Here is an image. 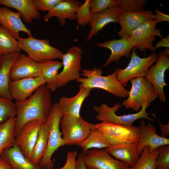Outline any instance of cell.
I'll return each instance as SVG.
<instances>
[{
    "mask_svg": "<svg viewBox=\"0 0 169 169\" xmlns=\"http://www.w3.org/2000/svg\"><path fill=\"white\" fill-rule=\"evenodd\" d=\"M156 169H169V168H157Z\"/></svg>",
    "mask_w": 169,
    "mask_h": 169,
    "instance_id": "47",
    "label": "cell"
},
{
    "mask_svg": "<svg viewBox=\"0 0 169 169\" xmlns=\"http://www.w3.org/2000/svg\"><path fill=\"white\" fill-rule=\"evenodd\" d=\"M76 151L68 152L66 161L64 165L62 167L54 169H76V160L77 155Z\"/></svg>",
    "mask_w": 169,
    "mask_h": 169,
    "instance_id": "40",
    "label": "cell"
},
{
    "mask_svg": "<svg viewBox=\"0 0 169 169\" xmlns=\"http://www.w3.org/2000/svg\"><path fill=\"white\" fill-rule=\"evenodd\" d=\"M121 0H90L91 14L100 12L107 9L119 6Z\"/></svg>",
    "mask_w": 169,
    "mask_h": 169,
    "instance_id": "36",
    "label": "cell"
},
{
    "mask_svg": "<svg viewBox=\"0 0 169 169\" xmlns=\"http://www.w3.org/2000/svg\"><path fill=\"white\" fill-rule=\"evenodd\" d=\"M164 53L167 56L169 55V49L168 48H166L164 51Z\"/></svg>",
    "mask_w": 169,
    "mask_h": 169,
    "instance_id": "46",
    "label": "cell"
},
{
    "mask_svg": "<svg viewBox=\"0 0 169 169\" xmlns=\"http://www.w3.org/2000/svg\"><path fill=\"white\" fill-rule=\"evenodd\" d=\"M149 149V146H145L137 162L128 169H156L158 151H150Z\"/></svg>",
    "mask_w": 169,
    "mask_h": 169,
    "instance_id": "33",
    "label": "cell"
},
{
    "mask_svg": "<svg viewBox=\"0 0 169 169\" xmlns=\"http://www.w3.org/2000/svg\"><path fill=\"white\" fill-rule=\"evenodd\" d=\"M133 48L131 59L127 66L125 69L117 68L115 69L117 78L120 84L126 87L128 81L133 78L144 77L146 73L157 59L158 54L154 51L148 57L141 58L136 54Z\"/></svg>",
    "mask_w": 169,
    "mask_h": 169,
    "instance_id": "9",
    "label": "cell"
},
{
    "mask_svg": "<svg viewBox=\"0 0 169 169\" xmlns=\"http://www.w3.org/2000/svg\"><path fill=\"white\" fill-rule=\"evenodd\" d=\"M84 163L86 169H128L130 167L102 149L89 150L84 155Z\"/></svg>",
    "mask_w": 169,
    "mask_h": 169,
    "instance_id": "14",
    "label": "cell"
},
{
    "mask_svg": "<svg viewBox=\"0 0 169 169\" xmlns=\"http://www.w3.org/2000/svg\"><path fill=\"white\" fill-rule=\"evenodd\" d=\"M42 77L41 63L37 62L23 54L19 53L10 70L11 80Z\"/></svg>",
    "mask_w": 169,
    "mask_h": 169,
    "instance_id": "15",
    "label": "cell"
},
{
    "mask_svg": "<svg viewBox=\"0 0 169 169\" xmlns=\"http://www.w3.org/2000/svg\"><path fill=\"white\" fill-rule=\"evenodd\" d=\"M110 146L137 143L140 135L139 126L101 122L94 124Z\"/></svg>",
    "mask_w": 169,
    "mask_h": 169,
    "instance_id": "6",
    "label": "cell"
},
{
    "mask_svg": "<svg viewBox=\"0 0 169 169\" xmlns=\"http://www.w3.org/2000/svg\"><path fill=\"white\" fill-rule=\"evenodd\" d=\"M3 54L0 52V56L2 55Z\"/></svg>",
    "mask_w": 169,
    "mask_h": 169,
    "instance_id": "48",
    "label": "cell"
},
{
    "mask_svg": "<svg viewBox=\"0 0 169 169\" xmlns=\"http://www.w3.org/2000/svg\"><path fill=\"white\" fill-rule=\"evenodd\" d=\"M21 17L19 12H14L6 6L0 7V24L17 40L20 38V32L26 33L29 37L32 36V32L24 24Z\"/></svg>",
    "mask_w": 169,
    "mask_h": 169,
    "instance_id": "20",
    "label": "cell"
},
{
    "mask_svg": "<svg viewBox=\"0 0 169 169\" xmlns=\"http://www.w3.org/2000/svg\"><path fill=\"white\" fill-rule=\"evenodd\" d=\"M49 131V127L45 122L39 130L37 141L33 149L31 159L32 162L40 164L47 148Z\"/></svg>",
    "mask_w": 169,
    "mask_h": 169,
    "instance_id": "30",
    "label": "cell"
},
{
    "mask_svg": "<svg viewBox=\"0 0 169 169\" xmlns=\"http://www.w3.org/2000/svg\"><path fill=\"white\" fill-rule=\"evenodd\" d=\"M82 149V152L86 154L90 149H101L110 146L102 133L95 129L78 145Z\"/></svg>",
    "mask_w": 169,
    "mask_h": 169,
    "instance_id": "31",
    "label": "cell"
},
{
    "mask_svg": "<svg viewBox=\"0 0 169 169\" xmlns=\"http://www.w3.org/2000/svg\"><path fill=\"white\" fill-rule=\"evenodd\" d=\"M85 155L82 152H80L76 160V169H86L84 163Z\"/></svg>",
    "mask_w": 169,
    "mask_h": 169,
    "instance_id": "43",
    "label": "cell"
},
{
    "mask_svg": "<svg viewBox=\"0 0 169 169\" xmlns=\"http://www.w3.org/2000/svg\"><path fill=\"white\" fill-rule=\"evenodd\" d=\"M19 53L3 54L0 56V95L11 100L13 99L8 89L10 71Z\"/></svg>",
    "mask_w": 169,
    "mask_h": 169,
    "instance_id": "27",
    "label": "cell"
},
{
    "mask_svg": "<svg viewBox=\"0 0 169 169\" xmlns=\"http://www.w3.org/2000/svg\"><path fill=\"white\" fill-rule=\"evenodd\" d=\"M155 19V15L149 10L121 12L119 14L118 18L121 29L117 33L121 38L127 37L143 23Z\"/></svg>",
    "mask_w": 169,
    "mask_h": 169,
    "instance_id": "16",
    "label": "cell"
},
{
    "mask_svg": "<svg viewBox=\"0 0 169 169\" xmlns=\"http://www.w3.org/2000/svg\"><path fill=\"white\" fill-rule=\"evenodd\" d=\"M147 2L145 0H121L119 6L122 12L141 11L144 10Z\"/></svg>",
    "mask_w": 169,
    "mask_h": 169,
    "instance_id": "37",
    "label": "cell"
},
{
    "mask_svg": "<svg viewBox=\"0 0 169 169\" xmlns=\"http://www.w3.org/2000/svg\"><path fill=\"white\" fill-rule=\"evenodd\" d=\"M156 168H169V145L161 146L157 148Z\"/></svg>",
    "mask_w": 169,
    "mask_h": 169,
    "instance_id": "38",
    "label": "cell"
},
{
    "mask_svg": "<svg viewBox=\"0 0 169 169\" xmlns=\"http://www.w3.org/2000/svg\"><path fill=\"white\" fill-rule=\"evenodd\" d=\"M156 63L148 69L144 77L153 84L160 101L163 103L166 100L163 89L167 85L165 80V75L166 71L169 68V57L161 51Z\"/></svg>",
    "mask_w": 169,
    "mask_h": 169,
    "instance_id": "13",
    "label": "cell"
},
{
    "mask_svg": "<svg viewBox=\"0 0 169 169\" xmlns=\"http://www.w3.org/2000/svg\"><path fill=\"white\" fill-rule=\"evenodd\" d=\"M82 4L77 0H62L48 12L44 17V19L48 22L51 18L56 17L60 25L64 26L66 19L72 20L76 19L77 10Z\"/></svg>",
    "mask_w": 169,
    "mask_h": 169,
    "instance_id": "22",
    "label": "cell"
},
{
    "mask_svg": "<svg viewBox=\"0 0 169 169\" xmlns=\"http://www.w3.org/2000/svg\"><path fill=\"white\" fill-rule=\"evenodd\" d=\"M0 5L17 9L27 23L31 24L33 19L38 20L41 17L33 0H0Z\"/></svg>",
    "mask_w": 169,
    "mask_h": 169,
    "instance_id": "26",
    "label": "cell"
},
{
    "mask_svg": "<svg viewBox=\"0 0 169 169\" xmlns=\"http://www.w3.org/2000/svg\"><path fill=\"white\" fill-rule=\"evenodd\" d=\"M149 105L144 104L138 112L120 116L116 114V112L122 106V104L120 103H116L112 107H109L105 103H102L100 106H94L93 109L97 113L96 118L101 122L131 125L135 120L141 118H146L150 121H154V119L148 116L149 115L146 112V109Z\"/></svg>",
    "mask_w": 169,
    "mask_h": 169,
    "instance_id": "8",
    "label": "cell"
},
{
    "mask_svg": "<svg viewBox=\"0 0 169 169\" xmlns=\"http://www.w3.org/2000/svg\"><path fill=\"white\" fill-rule=\"evenodd\" d=\"M16 121V116H13L0 125V155L4 150L15 145Z\"/></svg>",
    "mask_w": 169,
    "mask_h": 169,
    "instance_id": "29",
    "label": "cell"
},
{
    "mask_svg": "<svg viewBox=\"0 0 169 169\" xmlns=\"http://www.w3.org/2000/svg\"><path fill=\"white\" fill-rule=\"evenodd\" d=\"M41 64L42 77L45 84L51 92H54L59 88L58 71L63 67L62 63L56 60H50L44 61Z\"/></svg>",
    "mask_w": 169,
    "mask_h": 169,
    "instance_id": "28",
    "label": "cell"
},
{
    "mask_svg": "<svg viewBox=\"0 0 169 169\" xmlns=\"http://www.w3.org/2000/svg\"></svg>",
    "mask_w": 169,
    "mask_h": 169,
    "instance_id": "49",
    "label": "cell"
},
{
    "mask_svg": "<svg viewBox=\"0 0 169 169\" xmlns=\"http://www.w3.org/2000/svg\"><path fill=\"white\" fill-rule=\"evenodd\" d=\"M10 165L12 169H44L40 164L32 162L16 145L4 150L1 155Z\"/></svg>",
    "mask_w": 169,
    "mask_h": 169,
    "instance_id": "25",
    "label": "cell"
},
{
    "mask_svg": "<svg viewBox=\"0 0 169 169\" xmlns=\"http://www.w3.org/2000/svg\"><path fill=\"white\" fill-rule=\"evenodd\" d=\"M21 50L18 40L0 25V52L3 54L19 53Z\"/></svg>",
    "mask_w": 169,
    "mask_h": 169,
    "instance_id": "32",
    "label": "cell"
},
{
    "mask_svg": "<svg viewBox=\"0 0 169 169\" xmlns=\"http://www.w3.org/2000/svg\"><path fill=\"white\" fill-rule=\"evenodd\" d=\"M65 145H78L95 129L94 124L88 122L80 116L63 115L60 122Z\"/></svg>",
    "mask_w": 169,
    "mask_h": 169,
    "instance_id": "4",
    "label": "cell"
},
{
    "mask_svg": "<svg viewBox=\"0 0 169 169\" xmlns=\"http://www.w3.org/2000/svg\"><path fill=\"white\" fill-rule=\"evenodd\" d=\"M97 47L108 49L111 54L103 67H105L113 62H118L122 57L129 58L134 44L128 37L119 39H113L98 43Z\"/></svg>",
    "mask_w": 169,
    "mask_h": 169,
    "instance_id": "19",
    "label": "cell"
},
{
    "mask_svg": "<svg viewBox=\"0 0 169 169\" xmlns=\"http://www.w3.org/2000/svg\"><path fill=\"white\" fill-rule=\"evenodd\" d=\"M149 120L146 125L143 120H141L139 127L140 135L137 144V151L140 155L145 147H149L150 151H152L158 147L169 145V139L161 136L156 134V127Z\"/></svg>",
    "mask_w": 169,
    "mask_h": 169,
    "instance_id": "18",
    "label": "cell"
},
{
    "mask_svg": "<svg viewBox=\"0 0 169 169\" xmlns=\"http://www.w3.org/2000/svg\"><path fill=\"white\" fill-rule=\"evenodd\" d=\"M78 93L74 96L62 97L58 103L63 115L80 116V111L83 102L89 96L91 89L84 87L81 84L79 85Z\"/></svg>",
    "mask_w": 169,
    "mask_h": 169,
    "instance_id": "23",
    "label": "cell"
},
{
    "mask_svg": "<svg viewBox=\"0 0 169 169\" xmlns=\"http://www.w3.org/2000/svg\"><path fill=\"white\" fill-rule=\"evenodd\" d=\"M159 125L161 128V136L165 138H167V136L169 134V123L166 125H164L161 124L159 120H158Z\"/></svg>",
    "mask_w": 169,
    "mask_h": 169,
    "instance_id": "44",
    "label": "cell"
},
{
    "mask_svg": "<svg viewBox=\"0 0 169 169\" xmlns=\"http://www.w3.org/2000/svg\"><path fill=\"white\" fill-rule=\"evenodd\" d=\"M157 23L155 20L143 23L132 31L128 36L134 44V48L145 52L147 49L154 51L153 42L156 36L161 38V30L156 27Z\"/></svg>",
    "mask_w": 169,
    "mask_h": 169,
    "instance_id": "11",
    "label": "cell"
},
{
    "mask_svg": "<svg viewBox=\"0 0 169 169\" xmlns=\"http://www.w3.org/2000/svg\"><path fill=\"white\" fill-rule=\"evenodd\" d=\"M82 53L80 47L74 46L63 54L62 59L63 69L57 76L59 88L80 77Z\"/></svg>",
    "mask_w": 169,
    "mask_h": 169,
    "instance_id": "10",
    "label": "cell"
},
{
    "mask_svg": "<svg viewBox=\"0 0 169 169\" xmlns=\"http://www.w3.org/2000/svg\"><path fill=\"white\" fill-rule=\"evenodd\" d=\"M122 10L119 6L91 14L89 23L91 29L86 41H89L93 36L97 34L108 24L111 23H119V16Z\"/></svg>",
    "mask_w": 169,
    "mask_h": 169,
    "instance_id": "21",
    "label": "cell"
},
{
    "mask_svg": "<svg viewBox=\"0 0 169 169\" xmlns=\"http://www.w3.org/2000/svg\"><path fill=\"white\" fill-rule=\"evenodd\" d=\"M130 81L131 87L128 98L122 103L126 108L137 111L144 104L150 105L158 96L153 84L145 77L133 78Z\"/></svg>",
    "mask_w": 169,
    "mask_h": 169,
    "instance_id": "5",
    "label": "cell"
},
{
    "mask_svg": "<svg viewBox=\"0 0 169 169\" xmlns=\"http://www.w3.org/2000/svg\"><path fill=\"white\" fill-rule=\"evenodd\" d=\"M51 92L45 84L39 86L33 95L24 101L15 102L17 112L16 136L22 128L29 121L39 119L46 122L54 104Z\"/></svg>",
    "mask_w": 169,
    "mask_h": 169,
    "instance_id": "1",
    "label": "cell"
},
{
    "mask_svg": "<svg viewBox=\"0 0 169 169\" xmlns=\"http://www.w3.org/2000/svg\"><path fill=\"white\" fill-rule=\"evenodd\" d=\"M102 73L103 71L100 69H81L80 74L84 77H80L76 81L84 87L91 90L98 88L117 97L123 98L128 97L129 91L120 83L115 70L112 74L107 76L102 75Z\"/></svg>",
    "mask_w": 169,
    "mask_h": 169,
    "instance_id": "2",
    "label": "cell"
},
{
    "mask_svg": "<svg viewBox=\"0 0 169 169\" xmlns=\"http://www.w3.org/2000/svg\"><path fill=\"white\" fill-rule=\"evenodd\" d=\"M63 116L58 103H55L46 122L49 129L48 143L46 151L40 163L44 169H54L52 156L59 147L63 146V140L60 129V121Z\"/></svg>",
    "mask_w": 169,
    "mask_h": 169,
    "instance_id": "3",
    "label": "cell"
},
{
    "mask_svg": "<svg viewBox=\"0 0 169 169\" xmlns=\"http://www.w3.org/2000/svg\"><path fill=\"white\" fill-rule=\"evenodd\" d=\"M155 20L157 23L161 22H169V16L160 12L158 9L156 8L154 10Z\"/></svg>",
    "mask_w": 169,
    "mask_h": 169,
    "instance_id": "41",
    "label": "cell"
},
{
    "mask_svg": "<svg viewBox=\"0 0 169 169\" xmlns=\"http://www.w3.org/2000/svg\"><path fill=\"white\" fill-rule=\"evenodd\" d=\"M18 40L21 49L37 62L62 59L64 53L60 49L52 46L47 39H38L31 36L26 38L20 37Z\"/></svg>",
    "mask_w": 169,
    "mask_h": 169,
    "instance_id": "7",
    "label": "cell"
},
{
    "mask_svg": "<svg viewBox=\"0 0 169 169\" xmlns=\"http://www.w3.org/2000/svg\"><path fill=\"white\" fill-rule=\"evenodd\" d=\"M45 84L43 77L28 78L10 81L9 91L16 102H21L30 97L39 86Z\"/></svg>",
    "mask_w": 169,
    "mask_h": 169,
    "instance_id": "17",
    "label": "cell"
},
{
    "mask_svg": "<svg viewBox=\"0 0 169 169\" xmlns=\"http://www.w3.org/2000/svg\"><path fill=\"white\" fill-rule=\"evenodd\" d=\"M45 122L39 119L29 121L22 128L16 136L15 145L30 160L39 130Z\"/></svg>",
    "mask_w": 169,
    "mask_h": 169,
    "instance_id": "12",
    "label": "cell"
},
{
    "mask_svg": "<svg viewBox=\"0 0 169 169\" xmlns=\"http://www.w3.org/2000/svg\"><path fill=\"white\" fill-rule=\"evenodd\" d=\"M90 0H86L78 8L76 13L77 24L76 29L78 30L79 26L89 24L91 14L89 3Z\"/></svg>",
    "mask_w": 169,
    "mask_h": 169,
    "instance_id": "35",
    "label": "cell"
},
{
    "mask_svg": "<svg viewBox=\"0 0 169 169\" xmlns=\"http://www.w3.org/2000/svg\"><path fill=\"white\" fill-rule=\"evenodd\" d=\"M137 144L136 143L110 146L105 150L115 159L131 167L137 162L140 156L137 151Z\"/></svg>",
    "mask_w": 169,
    "mask_h": 169,
    "instance_id": "24",
    "label": "cell"
},
{
    "mask_svg": "<svg viewBox=\"0 0 169 169\" xmlns=\"http://www.w3.org/2000/svg\"><path fill=\"white\" fill-rule=\"evenodd\" d=\"M17 109L12 100L0 95V125L13 116H16Z\"/></svg>",
    "mask_w": 169,
    "mask_h": 169,
    "instance_id": "34",
    "label": "cell"
},
{
    "mask_svg": "<svg viewBox=\"0 0 169 169\" xmlns=\"http://www.w3.org/2000/svg\"><path fill=\"white\" fill-rule=\"evenodd\" d=\"M0 169H12L9 163L0 155Z\"/></svg>",
    "mask_w": 169,
    "mask_h": 169,
    "instance_id": "45",
    "label": "cell"
},
{
    "mask_svg": "<svg viewBox=\"0 0 169 169\" xmlns=\"http://www.w3.org/2000/svg\"><path fill=\"white\" fill-rule=\"evenodd\" d=\"M164 47L168 48L169 47V36L167 35L164 38H162L160 40L156 43L154 46V50L157 48Z\"/></svg>",
    "mask_w": 169,
    "mask_h": 169,
    "instance_id": "42",
    "label": "cell"
},
{
    "mask_svg": "<svg viewBox=\"0 0 169 169\" xmlns=\"http://www.w3.org/2000/svg\"><path fill=\"white\" fill-rule=\"evenodd\" d=\"M62 0H33L38 11H49Z\"/></svg>",
    "mask_w": 169,
    "mask_h": 169,
    "instance_id": "39",
    "label": "cell"
}]
</instances>
